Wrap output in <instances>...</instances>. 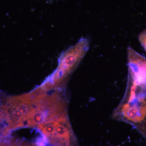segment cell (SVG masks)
<instances>
[{
	"label": "cell",
	"mask_w": 146,
	"mask_h": 146,
	"mask_svg": "<svg viewBox=\"0 0 146 146\" xmlns=\"http://www.w3.org/2000/svg\"><path fill=\"white\" fill-rule=\"evenodd\" d=\"M112 117L131 125L146 138V85L137 84L127 77L124 96Z\"/></svg>",
	"instance_id": "cell-1"
},
{
	"label": "cell",
	"mask_w": 146,
	"mask_h": 146,
	"mask_svg": "<svg viewBox=\"0 0 146 146\" xmlns=\"http://www.w3.org/2000/svg\"><path fill=\"white\" fill-rule=\"evenodd\" d=\"M41 87L35 90L32 110L27 120L26 127L36 128L42 123L59 117L68 111V100L65 91L58 89L48 94Z\"/></svg>",
	"instance_id": "cell-2"
},
{
	"label": "cell",
	"mask_w": 146,
	"mask_h": 146,
	"mask_svg": "<svg viewBox=\"0 0 146 146\" xmlns=\"http://www.w3.org/2000/svg\"><path fill=\"white\" fill-rule=\"evenodd\" d=\"M46 138V146H79L71 125L68 111L36 127Z\"/></svg>",
	"instance_id": "cell-3"
},
{
	"label": "cell",
	"mask_w": 146,
	"mask_h": 146,
	"mask_svg": "<svg viewBox=\"0 0 146 146\" xmlns=\"http://www.w3.org/2000/svg\"><path fill=\"white\" fill-rule=\"evenodd\" d=\"M90 42L87 39H82L64 58L55 78L54 88L63 89L65 79L75 68L79 62L88 51Z\"/></svg>",
	"instance_id": "cell-4"
},
{
	"label": "cell",
	"mask_w": 146,
	"mask_h": 146,
	"mask_svg": "<svg viewBox=\"0 0 146 146\" xmlns=\"http://www.w3.org/2000/svg\"><path fill=\"white\" fill-rule=\"evenodd\" d=\"M128 77L135 83L146 85V58L131 47L127 48Z\"/></svg>",
	"instance_id": "cell-5"
},
{
	"label": "cell",
	"mask_w": 146,
	"mask_h": 146,
	"mask_svg": "<svg viewBox=\"0 0 146 146\" xmlns=\"http://www.w3.org/2000/svg\"><path fill=\"white\" fill-rule=\"evenodd\" d=\"M25 141L14 138H8L0 142V146H24Z\"/></svg>",
	"instance_id": "cell-6"
},
{
	"label": "cell",
	"mask_w": 146,
	"mask_h": 146,
	"mask_svg": "<svg viewBox=\"0 0 146 146\" xmlns=\"http://www.w3.org/2000/svg\"><path fill=\"white\" fill-rule=\"evenodd\" d=\"M11 131L8 127H0V142L8 137Z\"/></svg>",
	"instance_id": "cell-7"
},
{
	"label": "cell",
	"mask_w": 146,
	"mask_h": 146,
	"mask_svg": "<svg viewBox=\"0 0 146 146\" xmlns=\"http://www.w3.org/2000/svg\"><path fill=\"white\" fill-rule=\"evenodd\" d=\"M138 39L141 46L146 52V29L144 30L138 36Z\"/></svg>",
	"instance_id": "cell-8"
},
{
	"label": "cell",
	"mask_w": 146,
	"mask_h": 146,
	"mask_svg": "<svg viewBox=\"0 0 146 146\" xmlns=\"http://www.w3.org/2000/svg\"><path fill=\"white\" fill-rule=\"evenodd\" d=\"M24 146H38L36 144L32 143H29V142L25 141Z\"/></svg>",
	"instance_id": "cell-9"
}]
</instances>
